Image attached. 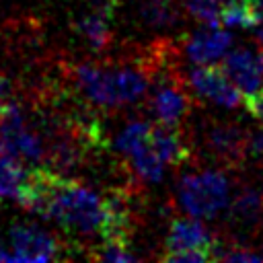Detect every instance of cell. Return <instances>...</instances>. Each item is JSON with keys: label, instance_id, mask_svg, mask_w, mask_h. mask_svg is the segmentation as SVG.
Masks as SVG:
<instances>
[{"label": "cell", "instance_id": "1", "mask_svg": "<svg viewBox=\"0 0 263 263\" xmlns=\"http://www.w3.org/2000/svg\"><path fill=\"white\" fill-rule=\"evenodd\" d=\"M18 203L80 236L129 242V210L119 193L103 197L90 187L47 168L27 171Z\"/></svg>", "mask_w": 263, "mask_h": 263}, {"label": "cell", "instance_id": "2", "mask_svg": "<svg viewBox=\"0 0 263 263\" xmlns=\"http://www.w3.org/2000/svg\"><path fill=\"white\" fill-rule=\"evenodd\" d=\"M164 66L162 53L144 62L127 64H78L74 82L82 95L103 109H119L138 103L152 84V74Z\"/></svg>", "mask_w": 263, "mask_h": 263}, {"label": "cell", "instance_id": "3", "mask_svg": "<svg viewBox=\"0 0 263 263\" xmlns=\"http://www.w3.org/2000/svg\"><path fill=\"white\" fill-rule=\"evenodd\" d=\"M189 148L177 125L152 123L150 134L144 142L134 148L125 158L134 175L144 183H158L171 164L185 162Z\"/></svg>", "mask_w": 263, "mask_h": 263}, {"label": "cell", "instance_id": "4", "mask_svg": "<svg viewBox=\"0 0 263 263\" xmlns=\"http://www.w3.org/2000/svg\"><path fill=\"white\" fill-rule=\"evenodd\" d=\"M230 201V181L220 171H195L181 177L177 185L179 208L199 220L218 216Z\"/></svg>", "mask_w": 263, "mask_h": 263}, {"label": "cell", "instance_id": "5", "mask_svg": "<svg viewBox=\"0 0 263 263\" xmlns=\"http://www.w3.org/2000/svg\"><path fill=\"white\" fill-rule=\"evenodd\" d=\"M160 259L181 263H203L218 259L216 236L205 228V224H201L199 218H177L168 226Z\"/></svg>", "mask_w": 263, "mask_h": 263}, {"label": "cell", "instance_id": "6", "mask_svg": "<svg viewBox=\"0 0 263 263\" xmlns=\"http://www.w3.org/2000/svg\"><path fill=\"white\" fill-rule=\"evenodd\" d=\"M187 86L193 95H197L214 105H220V107L232 109V107L245 105L242 92L228 78V74L222 70V66H216V64H208V66H199V68L191 70L189 78H187Z\"/></svg>", "mask_w": 263, "mask_h": 263}, {"label": "cell", "instance_id": "7", "mask_svg": "<svg viewBox=\"0 0 263 263\" xmlns=\"http://www.w3.org/2000/svg\"><path fill=\"white\" fill-rule=\"evenodd\" d=\"M152 84L154 88L150 95V113L154 115V121L179 127L191 109V92L187 82L183 84L175 76L166 74L160 82Z\"/></svg>", "mask_w": 263, "mask_h": 263}, {"label": "cell", "instance_id": "8", "mask_svg": "<svg viewBox=\"0 0 263 263\" xmlns=\"http://www.w3.org/2000/svg\"><path fill=\"white\" fill-rule=\"evenodd\" d=\"M10 253L14 263H37V261H49L58 257L60 245L55 238L45 232L39 226L33 224H14L10 228Z\"/></svg>", "mask_w": 263, "mask_h": 263}, {"label": "cell", "instance_id": "9", "mask_svg": "<svg viewBox=\"0 0 263 263\" xmlns=\"http://www.w3.org/2000/svg\"><path fill=\"white\" fill-rule=\"evenodd\" d=\"M222 70L228 78L236 84L245 99L253 97L263 86V49L255 47H236L228 51L226 58L220 62Z\"/></svg>", "mask_w": 263, "mask_h": 263}, {"label": "cell", "instance_id": "10", "mask_svg": "<svg viewBox=\"0 0 263 263\" xmlns=\"http://www.w3.org/2000/svg\"><path fill=\"white\" fill-rule=\"evenodd\" d=\"M230 47H232V35L220 29V25H201L183 41L185 55L189 58V62L197 66L222 62L230 51Z\"/></svg>", "mask_w": 263, "mask_h": 263}, {"label": "cell", "instance_id": "11", "mask_svg": "<svg viewBox=\"0 0 263 263\" xmlns=\"http://www.w3.org/2000/svg\"><path fill=\"white\" fill-rule=\"evenodd\" d=\"M115 12V0H97L76 21V31L92 49H105L111 43V18Z\"/></svg>", "mask_w": 263, "mask_h": 263}, {"label": "cell", "instance_id": "12", "mask_svg": "<svg viewBox=\"0 0 263 263\" xmlns=\"http://www.w3.org/2000/svg\"><path fill=\"white\" fill-rule=\"evenodd\" d=\"M247 140L249 134L230 123H216L205 134L208 150L224 162H238L247 156Z\"/></svg>", "mask_w": 263, "mask_h": 263}, {"label": "cell", "instance_id": "13", "mask_svg": "<svg viewBox=\"0 0 263 263\" xmlns=\"http://www.w3.org/2000/svg\"><path fill=\"white\" fill-rule=\"evenodd\" d=\"M27 181V171L21 166V160L10 154H0V197L16 199Z\"/></svg>", "mask_w": 263, "mask_h": 263}, {"label": "cell", "instance_id": "14", "mask_svg": "<svg viewBox=\"0 0 263 263\" xmlns=\"http://www.w3.org/2000/svg\"><path fill=\"white\" fill-rule=\"evenodd\" d=\"M181 4L177 0H144L140 4V16L144 23L156 29H164L177 23Z\"/></svg>", "mask_w": 263, "mask_h": 263}, {"label": "cell", "instance_id": "15", "mask_svg": "<svg viewBox=\"0 0 263 263\" xmlns=\"http://www.w3.org/2000/svg\"><path fill=\"white\" fill-rule=\"evenodd\" d=\"M232 216L242 224H253L263 216V193L257 189H242L232 201Z\"/></svg>", "mask_w": 263, "mask_h": 263}, {"label": "cell", "instance_id": "16", "mask_svg": "<svg viewBox=\"0 0 263 263\" xmlns=\"http://www.w3.org/2000/svg\"><path fill=\"white\" fill-rule=\"evenodd\" d=\"M218 259L230 261V263H236V261H263V255L255 253L251 249H245V247H234V249H226L224 253H220Z\"/></svg>", "mask_w": 263, "mask_h": 263}, {"label": "cell", "instance_id": "17", "mask_svg": "<svg viewBox=\"0 0 263 263\" xmlns=\"http://www.w3.org/2000/svg\"><path fill=\"white\" fill-rule=\"evenodd\" d=\"M247 154L253 158H263V127L249 134L247 140Z\"/></svg>", "mask_w": 263, "mask_h": 263}, {"label": "cell", "instance_id": "18", "mask_svg": "<svg viewBox=\"0 0 263 263\" xmlns=\"http://www.w3.org/2000/svg\"><path fill=\"white\" fill-rule=\"evenodd\" d=\"M245 107L247 111L255 117V119H261L263 121V86L249 99H245Z\"/></svg>", "mask_w": 263, "mask_h": 263}, {"label": "cell", "instance_id": "19", "mask_svg": "<svg viewBox=\"0 0 263 263\" xmlns=\"http://www.w3.org/2000/svg\"><path fill=\"white\" fill-rule=\"evenodd\" d=\"M10 95H12V88H10V82L0 74V113L4 111V107L6 105H10L12 103V99H10Z\"/></svg>", "mask_w": 263, "mask_h": 263}, {"label": "cell", "instance_id": "20", "mask_svg": "<svg viewBox=\"0 0 263 263\" xmlns=\"http://www.w3.org/2000/svg\"><path fill=\"white\" fill-rule=\"evenodd\" d=\"M249 6L257 18V23H263V0H249Z\"/></svg>", "mask_w": 263, "mask_h": 263}, {"label": "cell", "instance_id": "21", "mask_svg": "<svg viewBox=\"0 0 263 263\" xmlns=\"http://www.w3.org/2000/svg\"><path fill=\"white\" fill-rule=\"evenodd\" d=\"M259 43H261V47H263V29L259 31Z\"/></svg>", "mask_w": 263, "mask_h": 263}, {"label": "cell", "instance_id": "22", "mask_svg": "<svg viewBox=\"0 0 263 263\" xmlns=\"http://www.w3.org/2000/svg\"><path fill=\"white\" fill-rule=\"evenodd\" d=\"M0 154H4V142H2V138H0Z\"/></svg>", "mask_w": 263, "mask_h": 263}, {"label": "cell", "instance_id": "23", "mask_svg": "<svg viewBox=\"0 0 263 263\" xmlns=\"http://www.w3.org/2000/svg\"><path fill=\"white\" fill-rule=\"evenodd\" d=\"M261 255H263V249H261Z\"/></svg>", "mask_w": 263, "mask_h": 263}]
</instances>
